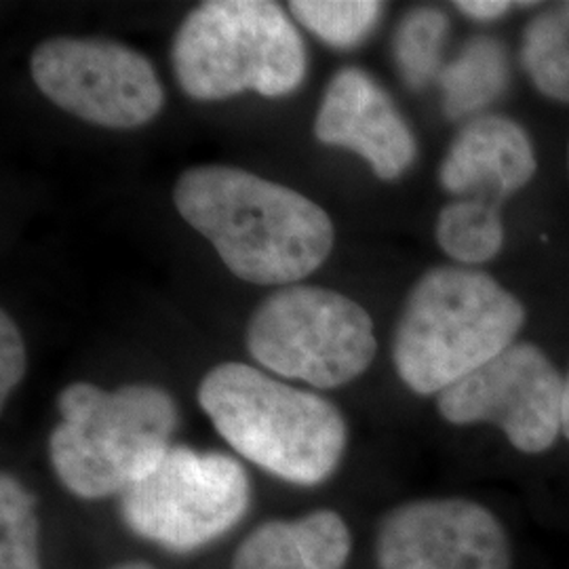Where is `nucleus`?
I'll list each match as a JSON object with an SVG mask.
<instances>
[{
	"mask_svg": "<svg viewBox=\"0 0 569 569\" xmlns=\"http://www.w3.org/2000/svg\"><path fill=\"white\" fill-rule=\"evenodd\" d=\"M173 203L247 283L296 284L323 264L333 247V224L323 207L237 167L183 171Z\"/></svg>",
	"mask_w": 569,
	"mask_h": 569,
	"instance_id": "obj_1",
	"label": "nucleus"
},
{
	"mask_svg": "<svg viewBox=\"0 0 569 569\" xmlns=\"http://www.w3.org/2000/svg\"><path fill=\"white\" fill-rule=\"evenodd\" d=\"M528 312L493 277L437 266L413 284L395 329L392 361L418 395H441L505 352Z\"/></svg>",
	"mask_w": 569,
	"mask_h": 569,
	"instance_id": "obj_2",
	"label": "nucleus"
},
{
	"mask_svg": "<svg viewBox=\"0 0 569 569\" xmlns=\"http://www.w3.org/2000/svg\"><path fill=\"white\" fill-rule=\"evenodd\" d=\"M199 403L230 448L283 481L319 486L342 462L348 428L340 409L258 367H213Z\"/></svg>",
	"mask_w": 569,
	"mask_h": 569,
	"instance_id": "obj_3",
	"label": "nucleus"
},
{
	"mask_svg": "<svg viewBox=\"0 0 569 569\" xmlns=\"http://www.w3.org/2000/svg\"><path fill=\"white\" fill-rule=\"evenodd\" d=\"M49 458L61 486L84 500L124 493L161 462L180 422L173 397L154 385L112 392L87 382L63 388Z\"/></svg>",
	"mask_w": 569,
	"mask_h": 569,
	"instance_id": "obj_4",
	"label": "nucleus"
},
{
	"mask_svg": "<svg viewBox=\"0 0 569 569\" xmlns=\"http://www.w3.org/2000/svg\"><path fill=\"white\" fill-rule=\"evenodd\" d=\"M173 72L201 102L256 91L293 93L306 79V47L283 9L266 0H213L182 21L173 41Z\"/></svg>",
	"mask_w": 569,
	"mask_h": 569,
	"instance_id": "obj_5",
	"label": "nucleus"
},
{
	"mask_svg": "<svg viewBox=\"0 0 569 569\" xmlns=\"http://www.w3.org/2000/svg\"><path fill=\"white\" fill-rule=\"evenodd\" d=\"M247 350L281 378L338 388L366 373L378 340L369 312L350 298L323 287L289 284L253 312Z\"/></svg>",
	"mask_w": 569,
	"mask_h": 569,
	"instance_id": "obj_6",
	"label": "nucleus"
},
{
	"mask_svg": "<svg viewBox=\"0 0 569 569\" xmlns=\"http://www.w3.org/2000/svg\"><path fill=\"white\" fill-rule=\"evenodd\" d=\"M249 500V477L234 458L171 446L157 467L122 493L121 515L143 540L188 552L234 528Z\"/></svg>",
	"mask_w": 569,
	"mask_h": 569,
	"instance_id": "obj_7",
	"label": "nucleus"
},
{
	"mask_svg": "<svg viewBox=\"0 0 569 569\" xmlns=\"http://www.w3.org/2000/svg\"><path fill=\"white\" fill-rule=\"evenodd\" d=\"M30 72L47 100L108 129H136L163 110V84L136 49L102 39H51L37 47Z\"/></svg>",
	"mask_w": 569,
	"mask_h": 569,
	"instance_id": "obj_8",
	"label": "nucleus"
},
{
	"mask_svg": "<svg viewBox=\"0 0 569 569\" xmlns=\"http://www.w3.org/2000/svg\"><path fill=\"white\" fill-rule=\"evenodd\" d=\"M563 385L547 352L515 342L437 397L441 416L458 427L488 422L523 453L549 451L561 435Z\"/></svg>",
	"mask_w": 569,
	"mask_h": 569,
	"instance_id": "obj_9",
	"label": "nucleus"
},
{
	"mask_svg": "<svg viewBox=\"0 0 569 569\" xmlns=\"http://www.w3.org/2000/svg\"><path fill=\"white\" fill-rule=\"evenodd\" d=\"M378 569H512L502 521L467 498H428L388 510L376 536Z\"/></svg>",
	"mask_w": 569,
	"mask_h": 569,
	"instance_id": "obj_10",
	"label": "nucleus"
},
{
	"mask_svg": "<svg viewBox=\"0 0 569 569\" xmlns=\"http://www.w3.org/2000/svg\"><path fill=\"white\" fill-rule=\"evenodd\" d=\"M315 136L363 157L380 180H397L416 161L418 143L387 91L359 68L340 70L327 87Z\"/></svg>",
	"mask_w": 569,
	"mask_h": 569,
	"instance_id": "obj_11",
	"label": "nucleus"
},
{
	"mask_svg": "<svg viewBox=\"0 0 569 569\" xmlns=\"http://www.w3.org/2000/svg\"><path fill=\"white\" fill-rule=\"evenodd\" d=\"M538 169L528 131L502 114H481L460 129L441 163L439 180L451 194L509 197Z\"/></svg>",
	"mask_w": 569,
	"mask_h": 569,
	"instance_id": "obj_12",
	"label": "nucleus"
},
{
	"mask_svg": "<svg viewBox=\"0 0 569 569\" xmlns=\"http://www.w3.org/2000/svg\"><path fill=\"white\" fill-rule=\"evenodd\" d=\"M350 529L333 510H315L293 521H266L232 557V569H345Z\"/></svg>",
	"mask_w": 569,
	"mask_h": 569,
	"instance_id": "obj_13",
	"label": "nucleus"
},
{
	"mask_svg": "<svg viewBox=\"0 0 569 569\" xmlns=\"http://www.w3.org/2000/svg\"><path fill=\"white\" fill-rule=\"evenodd\" d=\"M509 82V53L505 44L491 37H477L439 74L443 110L451 121L472 117L496 102Z\"/></svg>",
	"mask_w": 569,
	"mask_h": 569,
	"instance_id": "obj_14",
	"label": "nucleus"
},
{
	"mask_svg": "<svg viewBox=\"0 0 569 569\" xmlns=\"http://www.w3.org/2000/svg\"><path fill=\"white\" fill-rule=\"evenodd\" d=\"M437 243L453 262L486 264L505 244V222L489 197H462L446 204L435 226Z\"/></svg>",
	"mask_w": 569,
	"mask_h": 569,
	"instance_id": "obj_15",
	"label": "nucleus"
},
{
	"mask_svg": "<svg viewBox=\"0 0 569 569\" xmlns=\"http://www.w3.org/2000/svg\"><path fill=\"white\" fill-rule=\"evenodd\" d=\"M521 63L542 96L569 103V2L540 11L529 21Z\"/></svg>",
	"mask_w": 569,
	"mask_h": 569,
	"instance_id": "obj_16",
	"label": "nucleus"
},
{
	"mask_svg": "<svg viewBox=\"0 0 569 569\" xmlns=\"http://www.w3.org/2000/svg\"><path fill=\"white\" fill-rule=\"evenodd\" d=\"M448 16L439 9L420 7L409 11L395 34V60L409 89H422L443 70V44Z\"/></svg>",
	"mask_w": 569,
	"mask_h": 569,
	"instance_id": "obj_17",
	"label": "nucleus"
},
{
	"mask_svg": "<svg viewBox=\"0 0 569 569\" xmlns=\"http://www.w3.org/2000/svg\"><path fill=\"white\" fill-rule=\"evenodd\" d=\"M37 498L20 481L0 477V569H42Z\"/></svg>",
	"mask_w": 569,
	"mask_h": 569,
	"instance_id": "obj_18",
	"label": "nucleus"
},
{
	"mask_svg": "<svg viewBox=\"0 0 569 569\" xmlns=\"http://www.w3.org/2000/svg\"><path fill=\"white\" fill-rule=\"evenodd\" d=\"M289 9L312 34L338 49L366 41L385 13L376 0H296Z\"/></svg>",
	"mask_w": 569,
	"mask_h": 569,
	"instance_id": "obj_19",
	"label": "nucleus"
},
{
	"mask_svg": "<svg viewBox=\"0 0 569 569\" xmlns=\"http://www.w3.org/2000/svg\"><path fill=\"white\" fill-rule=\"evenodd\" d=\"M26 373V346L20 329L9 312L0 315V399L7 403L9 395L20 385Z\"/></svg>",
	"mask_w": 569,
	"mask_h": 569,
	"instance_id": "obj_20",
	"label": "nucleus"
},
{
	"mask_svg": "<svg viewBox=\"0 0 569 569\" xmlns=\"http://www.w3.org/2000/svg\"><path fill=\"white\" fill-rule=\"evenodd\" d=\"M453 7L460 9L472 20L489 21L505 18L509 11H512L515 2H509V0H465V2H456Z\"/></svg>",
	"mask_w": 569,
	"mask_h": 569,
	"instance_id": "obj_21",
	"label": "nucleus"
},
{
	"mask_svg": "<svg viewBox=\"0 0 569 569\" xmlns=\"http://www.w3.org/2000/svg\"><path fill=\"white\" fill-rule=\"evenodd\" d=\"M561 435L569 439V373L563 385V413H561Z\"/></svg>",
	"mask_w": 569,
	"mask_h": 569,
	"instance_id": "obj_22",
	"label": "nucleus"
},
{
	"mask_svg": "<svg viewBox=\"0 0 569 569\" xmlns=\"http://www.w3.org/2000/svg\"><path fill=\"white\" fill-rule=\"evenodd\" d=\"M110 569H157L152 568L150 563H142V561H129V563H121V566H114Z\"/></svg>",
	"mask_w": 569,
	"mask_h": 569,
	"instance_id": "obj_23",
	"label": "nucleus"
},
{
	"mask_svg": "<svg viewBox=\"0 0 569 569\" xmlns=\"http://www.w3.org/2000/svg\"><path fill=\"white\" fill-rule=\"evenodd\" d=\"M568 161H569V152H568Z\"/></svg>",
	"mask_w": 569,
	"mask_h": 569,
	"instance_id": "obj_24",
	"label": "nucleus"
}]
</instances>
